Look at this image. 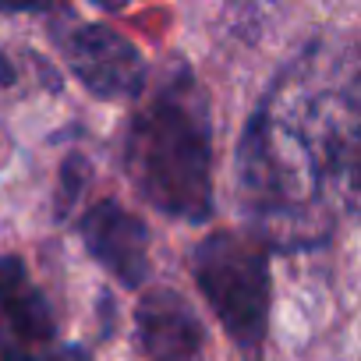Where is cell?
Listing matches in <instances>:
<instances>
[{
	"instance_id": "10",
	"label": "cell",
	"mask_w": 361,
	"mask_h": 361,
	"mask_svg": "<svg viewBox=\"0 0 361 361\" xmlns=\"http://www.w3.org/2000/svg\"><path fill=\"white\" fill-rule=\"evenodd\" d=\"M4 361H32V357H25V354H8Z\"/></svg>"
},
{
	"instance_id": "2",
	"label": "cell",
	"mask_w": 361,
	"mask_h": 361,
	"mask_svg": "<svg viewBox=\"0 0 361 361\" xmlns=\"http://www.w3.org/2000/svg\"><path fill=\"white\" fill-rule=\"evenodd\" d=\"M124 159L149 206L192 224L209 220L213 117L202 85L185 64H177L135 114Z\"/></svg>"
},
{
	"instance_id": "3",
	"label": "cell",
	"mask_w": 361,
	"mask_h": 361,
	"mask_svg": "<svg viewBox=\"0 0 361 361\" xmlns=\"http://www.w3.org/2000/svg\"><path fill=\"white\" fill-rule=\"evenodd\" d=\"M192 273L245 361H262L269 329V255L255 234L216 231L192 252Z\"/></svg>"
},
{
	"instance_id": "8",
	"label": "cell",
	"mask_w": 361,
	"mask_h": 361,
	"mask_svg": "<svg viewBox=\"0 0 361 361\" xmlns=\"http://www.w3.org/2000/svg\"><path fill=\"white\" fill-rule=\"evenodd\" d=\"M85 180H89L85 159H82L78 152L68 156V159H64V170H61V195H57V213H61V216L75 206V199H78L82 188H85Z\"/></svg>"
},
{
	"instance_id": "5",
	"label": "cell",
	"mask_w": 361,
	"mask_h": 361,
	"mask_svg": "<svg viewBox=\"0 0 361 361\" xmlns=\"http://www.w3.org/2000/svg\"><path fill=\"white\" fill-rule=\"evenodd\" d=\"M82 241L103 269H110L124 287H138L149 276V231L145 224L117 206L114 199L96 202L82 216Z\"/></svg>"
},
{
	"instance_id": "4",
	"label": "cell",
	"mask_w": 361,
	"mask_h": 361,
	"mask_svg": "<svg viewBox=\"0 0 361 361\" xmlns=\"http://www.w3.org/2000/svg\"><path fill=\"white\" fill-rule=\"evenodd\" d=\"M54 39L68 61V68L82 78L92 96L103 99H131L145 85L142 54L114 29L92 22H68L54 29Z\"/></svg>"
},
{
	"instance_id": "6",
	"label": "cell",
	"mask_w": 361,
	"mask_h": 361,
	"mask_svg": "<svg viewBox=\"0 0 361 361\" xmlns=\"http://www.w3.org/2000/svg\"><path fill=\"white\" fill-rule=\"evenodd\" d=\"M138 336L149 361H195L202 350V322L177 290H149L138 301Z\"/></svg>"
},
{
	"instance_id": "1",
	"label": "cell",
	"mask_w": 361,
	"mask_h": 361,
	"mask_svg": "<svg viewBox=\"0 0 361 361\" xmlns=\"http://www.w3.org/2000/svg\"><path fill=\"white\" fill-rule=\"evenodd\" d=\"M357 82L308 85L298 61L259 103L238 149L241 206L269 227L308 245L329 234L336 209L357 202Z\"/></svg>"
},
{
	"instance_id": "7",
	"label": "cell",
	"mask_w": 361,
	"mask_h": 361,
	"mask_svg": "<svg viewBox=\"0 0 361 361\" xmlns=\"http://www.w3.org/2000/svg\"><path fill=\"white\" fill-rule=\"evenodd\" d=\"M0 308H4L11 329L22 340L43 343L54 340V315L47 298L32 287L29 269L18 255H4L0 259Z\"/></svg>"
},
{
	"instance_id": "9",
	"label": "cell",
	"mask_w": 361,
	"mask_h": 361,
	"mask_svg": "<svg viewBox=\"0 0 361 361\" xmlns=\"http://www.w3.org/2000/svg\"><path fill=\"white\" fill-rule=\"evenodd\" d=\"M11 82H15V68L4 54H0V85H11Z\"/></svg>"
}]
</instances>
